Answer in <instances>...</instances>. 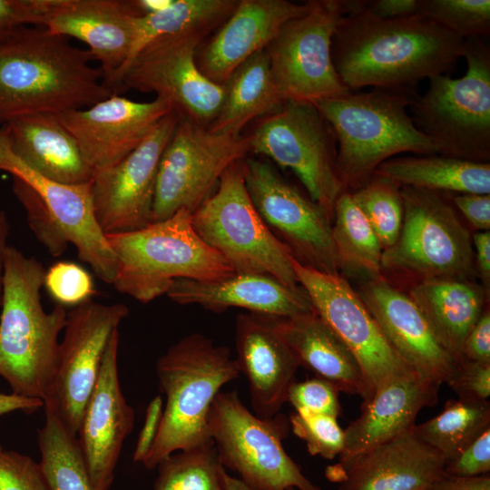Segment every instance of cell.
I'll list each match as a JSON object with an SVG mask.
<instances>
[{
  "mask_svg": "<svg viewBox=\"0 0 490 490\" xmlns=\"http://www.w3.org/2000/svg\"><path fill=\"white\" fill-rule=\"evenodd\" d=\"M365 5L361 0L342 17L332 39L334 67L351 92L416 87L453 72L463 58L466 40L429 19L380 18Z\"/></svg>",
  "mask_w": 490,
  "mask_h": 490,
  "instance_id": "obj_1",
  "label": "cell"
},
{
  "mask_svg": "<svg viewBox=\"0 0 490 490\" xmlns=\"http://www.w3.org/2000/svg\"><path fill=\"white\" fill-rule=\"evenodd\" d=\"M475 257L479 273L487 286L490 281V231L474 234Z\"/></svg>",
  "mask_w": 490,
  "mask_h": 490,
  "instance_id": "obj_54",
  "label": "cell"
},
{
  "mask_svg": "<svg viewBox=\"0 0 490 490\" xmlns=\"http://www.w3.org/2000/svg\"><path fill=\"white\" fill-rule=\"evenodd\" d=\"M463 358L490 364V312L485 310L466 336L463 345Z\"/></svg>",
  "mask_w": 490,
  "mask_h": 490,
  "instance_id": "obj_51",
  "label": "cell"
},
{
  "mask_svg": "<svg viewBox=\"0 0 490 490\" xmlns=\"http://www.w3.org/2000/svg\"><path fill=\"white\" fill-rule=\"evenodd\" d=\"M446 384L457 398L486 401L490 396V364L463 358L456 362Z\"/></svg>",
  "mask_w": 490,
  "mask_h": 490,
  "instance_id": "obj_46",
  "label": "cell"
},
{
  "mask_svg": "<svg viewBox=\"0 0 490 490\" xmlns=\"http://www.w3.org/2000/svg\"><path fill=\"white\" fill-rule=\"evenodd\" d=\"M0 170L24 181L38 193L68 242L76 248L80 260L103 281L113 284L117 260L95 218L92 181L65 184L36 172L13 152L4 127L0 129Z\"/></svg>",
  "mask_w": 490,
  "mask_h": 490,
  "instance_id": "obj_19",
  "label": "cell"
},
{
  "mask_svg": "<svg viewBox=\"0 0 490 490\" xmlns=\"http://www.w3.org/2000/svg\"><path fill=\"white\" fill-rule=\"evenodd\" d=\"M243 161L224 172L212 194L192 212L194 230L235 273L266 274L299 289L290 250L266 225L250 197Z\"/></svg>",
  "mask_w": 490,
  "mask_h": 490,
  "instance_id": "obj_8",
  "label": "cell"
},
{
  "mask_svg": "<svg viewBox=\"0 0 490 490\" xmlns=\"http://www.w3.org/2000/svg\"><path fill=\"white\" fill-rule=\"evenodd\" d=\"M403 221L382 267L422 278L465 279L474 264L472 238L441 192L401 186Z\"/></svg>",
  "mask_w": 490,
  "mask_h": 490,
  "instance_id": "obj_12",
  "label": "cell"
},
{
  "mask_svg": "<svg viewBox=\"0 0 490 490\" xmlns=\"http://www.w3.org/2000/svg\"><path fill=\"white\" fill-rule=\"evenodd\" d=\"M289 422L292 432L305 442L311 456L331 460L342 452L344 430L337 417L295 410Z\"/></svg>",
  "mask_w": 490,
  "mask_h": 490,
  "instance_id": "obj_41",
  "label": "cell"
},
{
  "mask_svg": "<svg viewBox=\"0 0 490 490\" xmlns=\"http://www.w3.org/2000/svg\"><path fill=\"white\" fill-rule=\"evenodd\" d=\"M374 175L431 191L490 194V163L438 153L393 157L381 163Z\"/></svg>",
  "mask_w": 490,
  "mask_h": 490,
  "instance_id": "obj_33",
  "label": "cell"
},
{
  "mask_svg": "<svg viewBox=\"0 0 490 490\" xmlns=\"http://www.w3.org/2000/svg\"><path fill=\"white\" fill-rule=\"evenodd\" d=\"M359 297L388 342L418 377L437 387L446 383L456 361L438 343L408 295L377 278L364 286Z\"/></svg>",
  "mask_w": 490,
  "mask_h": 490,
  "instance_id": "obj_23",
  "label": "cell"
},
{
  "mask_svg": "<svg viewBox=\"0 0 490 490\" xmlns=\"http://www.w3.org/2000/svg\"><path fill=\"white\" fill-rule=\"evenodd\" d=\"M332 240L340 268L348 267L377 279L382 268L383 248L350 191L337 199Z\"/></svg>",
  "mask_w": 490,
  "mask_h": 490,
  "instance_id": "obj_35",
  "label": "cell"
},
{
  "mask_svg": "<svg viewBox=\"0 0 490 490\" xmlns=\"http://www.w3.org/2000/svg\"><path fill=\"white\" fill-rule=\"evenodd\" d=\"M162 413V397L156 396L147 406L143 425L133 452V461L142 463L149 454L159 433Z\"/></svg>",
  "mask_w": 490,
  "mask_h": 490,
  "instance_id": "obj_49",
  "label": "cell"
},
{
  "mask_svg": "<svg viewBox=\"0 0 490 490\" xmlns=\"http://www.w3.org/2000/svg\"><path fill=\"white\" fill-rule=\"evenodd\" d=\"M9 232V223L6 214L4 211H0V307L2 305L3 294V258L4 252L7 246L6 240Z\"/></svg>",
  "mask_w": 490,
  "mask_h": 490,
  "instance_id": "obj_56",
  "label": "cell"
},
{
  "mask_svg": "<svg viewBox=\"0 0 490 490\" xmlns=\"http://www.w3.org/2000/svg\"><path fill=\"white\" fill-rule=\"evenodd\" d=\"M180 118L172 111L122 161L94 172V213L105 235L140 230L152 222L159 162Z\"/></svg>",
  "mask_w": 490,
  "mask_h": 490,
  "instance_id": "obj_18",
  "label": "cell"
},
{
  "mask_svg": "<svg viewBox=\"0 0 490 490\" xmlns=\"http://www.w3.org/2000/svg\"><path fill=\"white\" fill-rule=\"evenodd\" d=\"M400 187L393 181L373 175L363 187L350 191L383 250L395 244L401 230L404 209Z\"/></svg>",
  "mask_w": 490,
  "mask_h": 490,
  "instance_id": "obj_39",
  "label": "cell"
},
{
  "mask_svg": "<svg viewBox=\"0 0 490 490\" xmlns=\"http://www.w3.org/2000/svg\"><path fill=\"white\" fill-rule=\"evenodd\" d=\"M222 483L224 490H250L239 478L230 476L226 471L223 472ZM287 490H297L289 487Z\"/></svg>",
  "mask_w": 490,
  "mask_h": 490,
  "instance_id": "obj_57",
  "label": "cell"
},
{
  "mask_svg": "<svg viewBox=\"0 0 490 490\" xmlns=\"http://www.w3.org/2000/svg\"><path fill=\"white\" fill-rule=\"evenodd\" d=\"M156 373L166 403L156 440L142 463L150 470L177 451L212 442L208 424L211 405L240 370L228 348L192 333L158 358Z\"/></svg>",
  "mask_w": 490,
  "mask_h": 490,
  "instance_id": "obj_5",
  "label": "cell"
},
{
  "mask_svg": "<svg viewBox=\"0 0 490 490\" xmlns=\"http://www.w3.org/2000/svg\"><path fill=\"white\" fill-rule=\"evenodd\" d=\"M309 8V1L300 5L287 0H240L217 33L199 48V69L222 85L241 64L265 50L288 21Z\"/></svg>",
  "mask_w": 490,
  "mask_h": 490,
  "instance_id": "obj_25",
  "label": "cell"
},
{
  "mask_svg": "<svg viewBox=\"0 0 490 490\" xmlns=\"http://www.w3.org/2000/svg\"><path fill=\"white\" fill-rule=\"evenodd\" d=\"M50 0H0V44L24 24L42 26Z\"/></svg>",
  "mask_w": 490,
  "mask_h": 490,
  "instance_id": "obj_48",
  "label": "cell"
},
{
  "mask_svg": "<svg viewBox=\"0 0 490 490\" xmlns=\"http://www.w3.org/2000/svg\"><path fill=\"white\" fill-rule=\"evenodd\" d=\"M222 85L220 109L208 126L212 132L240 135L252 120L276 112L285 102L273 81L266 49L241 64Z\"/></svg>",
  "mask_w": 490,
  "mask_h": 490,
  "instance_id": "obj_32",
  "label": "cell"
},
{
  "mask_svg": "<svg viewBox=\"0 0 490 490\" xmlns=\"http://www.w3.org/2000/svg\"><path fill=\"white\" fill-rule=\"evenodd\" d=\"M209 434L220 463L236 472L250 490H324L304 475L282 441L289 422L279 413L261 418L250 411L236 391H220L209 414Z\"/></svg>",
  "mask_w": 490,
  "mask_h": 490,
  "instance_id": "obj_9",
  "label": "cell"
},
{
  "mask_svg": "<svg viewBox=\"0 0 490 490\" xmlns=\"http://www.w3.org/2000/svg\"><path fill=\"white\" fill-rule=\"evenodd\" d=\"M128 313L123 304L103 305L92 299L67 311L57 367L44 407L51 408L75 436L108 341Z\"/></svg>",
  "mask_w": 490,
  "mask_h": 490,
  "instance_id": "obj_17",
  "label": "cell"
},
{
  "mask_svg": "<svg viewBox=\"0 0 490 490\" xmlns=\"http://www.w3.org/2000/svg\"><path fill=\"white\" fill-rule=\"evenodd\" d=\"M0 490H50L39 463L0 446Z\"/></svg>",
  "mask_w": 490,
  "mask_h": 490,
  "instance_id": "obj_44",
  "label": "cell"
},
{
  "mask_svg": "<svg viewBox=\"0 0 490 490\" xmlns=\"http://www.w3.org/2000/svg\"><path fill=\"white\" fill-rule=\"evenodd\" d=\"M249 154L247 135L212 132L181 116L159 162L152 222L181 209L194 212L212 194L224 172Z\"/></svg>",
  "mask_w": 490,
  "mask_h": 490,
  "instance_id": "obj_13",
  "label": "cell"
},
{
  "mask_svg": "<svg viewBox=\"0 0 490 490\" xmlns=\"http://www.w3.org/2000/svg\"><path fill=\"white\" fill-rule=\"evenodd\" d=\"M463 58L466 74L429 78L426 93L409 106L410 116L438 154L489 163L490 49L481 38L466 39Z\"/></svg>",
  "mask_w": 490,
  "mask_h": 490,
  "instance_id": "obj_7",
  "label": "cell"
},
{
  "mask_svg": "<svg viewBox=\"0 0 490 490\" xmlns=\"http://www.w3.org/2000/svg\"><path fill=\"white\" fill-rule=\"evenodd\" d=\"M119 329L112 334L85 405L77 439L94 490H109L126 437L134 426L118 376Z\"/></svg>",
  "mask_w": 490,
  "mask_h": 490,
  "instance_id": "obj_21",
  "label": "cell"
},
{
  "mask_svg": "<svg viewBox=\"0 0 490 490\" xmlns=\"http://www.w3.org/2000/svg\"><path fill=\"white\" fill-rule=\"evenodd\" d=\"M243 162L246 187L257 211L293 258L317 270L339 274L328 213L270 164L249 156Z\"/></svg>",
  "mask_w": 490,
  "mask_h": 490,
  "instance_id": "obj_16",
  "label": "cell"
},
{
  "mask_svg": "<svg viewBox=\"0 0 490 490\" xmlns=\"http://www.w3.org/2000/svg\"><path fill=\"white\" fill-rule=\"evenodd\" d=\"M451 201L475 229L481 231L489 230L490 194H455Z\"/></svg>",
  "mask_w": 490,
  "mask_h": 490,
  "instance_id": "obj_50",
  "label": "cell"
},
{
  "mask_svg": "<svg viewBox=\"0 0 490 490\" xmlns=\"http://www.w3.org/2000/svg\"><path fill=\"white\" fill-rule=\"evenodd\" d=\"M13 152L41 175L65 184L93 180L94 171L57 113H35L5 123Z\"/></svg>",
  "mask_w": 490,
  "mask_h": 490,
  "instance_id": "obj_29",
  "label": "cell"
},
{
  "mask_svg": "<svg viewBox=\"0 0 490 490\" xmlns=\"http://www.w3.org/2000/svg\"><path fill=\"white\" fill-rule=\"evenodd\" d=\"M172 111L158 97L141 103L113 93L87 108L57 114L96 172L122 161Z\"/></svg>",
  "mask_w": 490,
  "mask_h": 490,
  "instance_id": "obj_20",
  "label": "cell"
},
{
  "mask_svg": "<svg viewBox=\"0 0 490 490\" xmlns=\"http://www.w3.org/2000/svg\"><path fill=\"white\" fill-rule=\"evenodd\" d=\"M490 473V428L482 433L454 457L446 460L444 474L478 476Z\"/></svg>",
  "mask_w": 490,
  "mask_h": 490,
  "instance_id": "obj_47",
  "label": "cell"
},
{
  "mask_svg": "<svg viewBox=\"0 0 490 490\" xmlns=\"http://www.w3.org/2000/svg\"><path fill=\"white\" fill-rule=\"evenodd\" d=\"M235 361L249 381L253 413L261 418L279 414L288 402L299 364L276 330L270 316L240 313L235 322Z\"/></svg>",
  "mask_w": 490,
  "mask_h": 490,
  "instance_id": "obj_24",
  "label": "cell"
},
{
  "mask_svg": "<svg viewBox=\"0 0 490 490\" xmlns=\"http://www.w3.org/2000/svg\"><path fill=\"white\" fill-rule=\"evenodd\" d=\"M365 6L377 17L400 18L417 15L418 0H368Z\"/></svg>",
  "mask_w": 490,
  "mask_h": 490,
  "instance_id": "obj_52",
  "label": "cell"
},
{
  "mask_svg": "<svg viewBox=\"0 0 490 490\" xmlns=\"http://www.w3.org/2000/svg\"><path fill=\"white\" fill-rule=\"evenodd\" d=\"M92 60L45 27L18 28L0 44V122L83 109L113 95Z\"/></svg>",
  "mask_w": 490,
  "mask_h": 490,
  "instance_id": "obj_2",
  "label": "cell"
},
{
  "mask_svg": "<svg viewBox=\"0 0 490 490\" xmlns=\"http://www.w3.org/2000/svg\"><path fill=\"white\" fill-rule=\"evenodd\" d=\"M44 401L39 398L23 397L15 393H0V416L15 411L31 413L44 407Z\"/></svg>",
  "mask_w": 490,
  "mask_h": 490,
  "instance_id": "obj_55",
  "label": "cell"
},
{
  "mask_svg": "<svg viewBox=\"0 0 490 490\" xmlns=\"http://www.w3.org/2000/svg\"><path fill=\"white\" fill-rule=\"evenodd\" d=\"M12 189L25 211L28 224L36 239L52 256L57 257L63 254L69 242L38 193L16 177H13Z\"/></svg>",
  "mask_w": 490,
  "mask_h": 490,
  "instance_id": "obj_42",
  "label": "cell"
},
{
  "mask_svg": "<svg viewBox=\"0 0 490 490\" xmlns=\"http://www.w3.org/2000/svg\"><path fill=\"white\" fill-rule=\"evenodd\" d=\"M44 407L45 420L38 430L39 464L50 490H94L77 436L51 408Z\"/></svg>",
  "mask_w": 490,
  "mask_h": 490,
  "instance_id": "obj_37",
  "label": "cell"
},
{
  "mask_svg": "<svg viewBox=\"0 0 490 490\" xmlns=\"http://www.w3.org/2000/svg\"><path fill=\"white\" fill-rule=\"evenodd\" d=\"M165 295L178 304L198 305L213 312L240 308L259 315L291 318L314 310L302 288H289L266 274L233 273L212 280L177 279Z\"/></svg>",
  "mask_w": 490,
  "mask_h": 490,
  "instance_id": "obj_27",
  "label": "cell"
},
{
  "mask_svg": "<svg viewBox=\"0 0 490 490\" xmlns=\"http://www.w3.org/2000/svg\"><path fill=\"white\" fill-rule=\"evenodd\" d=\"M237 0H173L161 11L140 15L135 20L130 54L115 75L111 90L132 59L151 42L164 36L202 34L207 35L231 15Z\"/></svg>",
  "mask_w": 490,
  "mask_h": 490,
  "instance_id": "obj_34",
  "label": "cell"
},
{
  "mask_svg": "<svg viewBox=\"0 0 490 490\" xmlns=\"http://www.w3.org/2000/svg\"><path fill=\"white\" fill-rule=\"evenodd\" d=\"M443 348L457 362L463 345L484 312V296L465 279H422L408 295Z\"/></svg>",
  "mask_w": 490,
  "mask_h": 490,
  "instance_id": "obj_31",
  "label": "cell"
},
{
  "mask_svg": "<svg viewBox=\"0 0 490 490\" xmlns=\"http://www.w3.org/2000/svg\"><path fill=\"white\" fill-rule=\"evenodd\" d=\"M417 15L465 40L490 34L489 0H418Z\"/></svg>",
  "mask_w": 490,
  "mask_h": 490,
  "instance_id": "obj_40",
  "label": "cell"
},
{
  "mask_svg": "<svg viewBox=\"0 0 490 490\" xmlns=\"http://www.w3.org/2000/svg\"><path fill=\"white\" fill-rule=\"evenodd\" d=\"M140 15L132 1L50 0L42 26L83 42L93 59L100 63L103 83L111 90L130 54Z\"/></svg>",
  "mask_w": 490,
  "mask_h": 490,
  "instance_id": "obj_22",
  "label": "cell"
},
{
  "mask_svg": "<svg viewBox=\"0 0 490 490\" xmlns=\"http://www.w3.org/2000/svg\"><path fill=\"white\" fill-rule=\"evenodd\" d=\"M157 468L153 490H224L225 469L213 442L177 451Z\"/></svg>",
  "mask_w": 490,
  "mask_h": 490,
  "instance_id": "obj_38",
  "label": "cell"
},
{
  "mask_svg": "<svg viewBox=\"0 0 490 490\" xmlns=\"http://www.w3.org/2000/svg\"><path fill=\"white\" fill-rule=\"evenodd\" d=\"M413 426L358 457L338 490H427L444 475L446 459Z\"/></svg>",
  "mask_w": 490,
  "mask_h": 490,
  "instance_id": "obj_28",
  "label": "cell"
},
{
  "mask_svg": "<svg viewBox=\"0 0 490 490\" xmlns=\"http://www.w3.org/2000/svg\"><path fill=\"white\" fill-rule=\"evenodd\" d=\"M45 270L34 257L6 246L3 258L0 376L12 393L44 401L59 358L67 310L46 312L41 301Z\"/></svg>",
  "mask_w": 490,
  "mask_h": 490,
  "instance_id": "obj_3",
  "label": "cell"
},
{
  "mask_svg": "<svg viewBox=\"0 0 490 490\" xmlns=\"http://www.w3.org/2000/svg\"><path fill=\"white\" fill-rule=\"evenodd\" d=\"M250 154L263 155L290 169L309 197L333 218L344 191L337 169L336 134L317 106L285 101L276 112L260 119L247 135Z\"/></svg>",
  "mask_w": 490,
  "mask_h": 490,
  "instance_id": "obj_11",
  "label": "cell"
},
{
  "mask_svg": "<svg viewBox=\"0 0 490 490\" xmlns=\"http://www.w3.org/2000/svg\"><path fill=\"white\" fill-rule=\"evenodd\" d=\"M435 385L412 377L393 381L362 404L358 417L344 429V447L332 472L339 481L362 455L411 428L424 407L438 401Z\"/></svg>",
  "mask_w": 490,
  "mask_h": 490,
  "instance_id": "obj_26",
  "label": "cell"
},
{
  "mask_svg": "<svg viewBox=\"0 0 490 490\" xmlns=\"http://www.w3.org/2000/svg\"><path fill=\"white\" fill-rule=\"evenodd\" d=\"M44 286L56 304L79 306L96 293L92 275L71 261H58L44 274Z\"/></svg>",
  "mask_w": 490,
  "mask_h": 490,
  "instance_id": "obj_43",
  "label": "cell"
},
{
  "mask_svg": "<svg viewBox=\"0 0 490 490\" xmlns=\"http://www.w3.org/2000/svg\"><path fill=\"white\" fill-rule=\"evenodd\" d=\"M427 490H490V475L464 477L444 474Z\"/></svg>",
  "mask_w": 490,
  "mask_h": 490,
  "instance_id": "obj_53",
  "label": "cell"
},
{
  "mask_svg": "<svg viewBox=\"0 0 490 490\" xmlns=\"http://www.w3.org/2000/svg\"><path fill=\"white\" fill-rule=\"evenodd\" d=\"M413 427L447 460L490 428V402L451 398L438 415Z\"/></svg>",
  "mask_w": 490,
  "mask_h": 490,
  "instance_id": "obj_36",
  "label": "cell"
},
{
  "mask_svg": "<svg viewBox=\"0 0 490 490\" xmlns=\"http://www.w3.org/2000/svg\"><path fill=\"white\" fill-rule=\"evenodd\" d=\"M292 266L314 310L358 360L369 399L393 381L417 377L388 342L359 295L344 278L302 265L294 258Z\"/></svg>",
  "mask_w": 490,
  "mask_h": 490,
  "instance_id": "obj_14",
  "label": "cell"
},
{
  "mask_svg": "<svg viewBox=\"0 0 490 490\" xmlns=\"http://www.w3.org/2000/svg\"><path fill=\"white\" fill-rule=\"evenodd\" d=\"M271 320L299 366L313 372L316 377L328 381L338 391L358 395L364 402L369 400L367 384L355 356L315 310L291 318L271 317Z\"/></svg>",
  "mask_w": 490,
  "mask_h": 490,
  "instance_id": "obj_30",
  "label": "cell"
},
{
  "mask_svg": "<svg viewBox=\"0 0 490 490\" xmlns=\"http://www.w3.org/2000/svg\"><path fill=\"white\" fill-rule=\"evenodd\" d=\"M205 37L187 34L151 42L122 72L113 93L127 89L153 93L181 117L208 127L220 109L224 88L198 67L196 54Z\"/></svg>",
  "mask_w": 490,
  "mask_h": 490,
  "instance_id": "obj_15",
  "label": "cell"
},
{
  "mask_svg": "<svg viewBox=\"0 0 490 490\" xmlns=\"http://www.w3.org/2000/svg\"><path fill=\"white\" fill-rule=\"evenodd\" d=\"M360 1H309L305 14L281 27L266 52L283 101L317 104L351 92L334 67L331 45L340 20Z\"/></svg>",
  "mask_w": 490,
  "mask_h": 490,
  "instance_id": "obj_10",
  "label": "cell"
},
{
  "mask_svg": "<svg viewBox=\"0 0 490 490\" xmlns=\"http://www.w3.org/2000/svg\"><path fill=\"white\" fill-rule=\"evenodd\" d=\"M417 95L416 87L372 88L315 104L336 134L337 169L344 191L363 187L381 163L397 154L437 153L408 113Z\"/></svg>",
  "mask_w": 490,
  "mask_h": 490,
  "instance_id": "obj_4",
  "label": "cell"
},
{
  "mask_svg": "<svg viewBox=\"0 0 490 490\" xmlns=\"http://www.w3.org/2000/svg\"><path fill=\"white\" fill-rule=\"evenodd\" d=\"M338 392L333 385L318 377L295 381L289 388L288 402L295 410L338 417L341 411Z\"/></svg>",
  "mask_w": 490,
  "mask_h": 490,
  "instance_id": "obj_45",
  "label": "cell"
},
{
  "mask_svg": "<svg viewBox=\"0 0 490 490\" xmlns=\"http://www.w3.org/2000/svg\"><path fill=\"white\" fill-rule=\"evenodd\" d=\"M191 215L181 209L140 230L105 235L117 260L114 288L148 303L166 294L177 279L212 280L235 273L199 237Z\"/></svg>",
  "mask_w": 490,
  "mask_h": 490,
  "instance_id": "obj_6",
  "label": "cell"
}]
</instances>
